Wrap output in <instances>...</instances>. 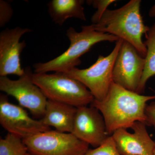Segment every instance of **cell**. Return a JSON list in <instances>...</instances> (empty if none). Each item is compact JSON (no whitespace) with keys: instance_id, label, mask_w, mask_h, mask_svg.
Segmentation results:
<instances>
[{"instance_id":"6da1fadb","label":"cell","mask_w":155,"mask_h":155,"mask_svg":"<svg viewBox=\"0 0 155 155\" xmlns=\"http://www.w3.org/2000/svg\"><path fill=\"white\" fill-rule=\"evenodd\" d=\"M155 99V95L139 94L113 81L105 98L101 101L94 99L90 106L101 112L110 136L120 128H131L137 122L146 124L147 102Z\"/></svg>"},{"instance_id":"7a4b0ae2","label":"cell","mask_w":155,"mask_h":155,"mask_svg":"<svg viewBox=\"0 0 155 155\" xmlns=\"http://www.w3.org/2000/svg\"><path fill=\"white\" fill-rule=\"evenodd\" d=\"M140 3V0H131L119 8L107 9L99 22L92 24L97 31L112 35L129 43L145 58L147 48L142 38L150 28L143 22Z\"/></svg>"},{"instance_id":"3957f363","label":"cell","mask_w":155,"mask_h":155,"mask_svg":"<svg viewBox=\"0 0 155 155\" xmlns=\"http://www.w3.org/2000/svg\"><path fill=\"white\" fill-rule=\"evenodd\" d=\"M81 28L80 32H77L73 27H69L67 31L70 41L69 48L53 60L46 63L35 64V73L51 71L67 73L81 64L80 57L87 52L94 45L104 41L116 42L119 39L112 35L97 31L93 24L82 26Z\"/></svg>"},{"instance_id":"277c9868","label":"cell","mask_w":155,"mask_h":155,"mask_svg":"<svg viewBox=\"0 0 155 155\" xmlns=\"http://www.w3.org/2000/svg\"><path fill=\"white\" fill-rule=\"evenodd\" d=\"M32 81L48 100L78 108L90 105L93 96L86 86L66 73H32Z\"/></svg>"},{"instance_id":"5b68a950","label":"cell","mask_w":155,"mask_h":155,"mask_svg":"<svg viewBox=\"0 0 155 155\" xmlns=\"http://www.w3.org/2000/svg\"><path fill=\"white\" fill-rule=\"evenodd\" d=\"M123 41L119 39L110 54L99 56L96 62L88 68L80 69L76 67L65 73L85 85L95 100L102 101L113 82L114 64Z\"/></svg>"},{"instance_id":"8992f818","label":"cell","mask_w":155,"mask_h":155,"mask_svg":"<svg viewBox=\"0 0 155 155\" xmlns=\"http://www.w3.org/2000/svg\"><path fill=\"white\" fill-rule=\"evenodd\" d=\"M28 152L36 155H84L89 145L71 133L49 130L22 140Z\"/></svg>"},{"instance_id":"52a82bcc","label":"cell","mask_w":155,"mask_h":155,"mask_svg":"<svg viewBox=\"0 0 155 155\" xmlns=\"http://www.w3.org/2000/svg\"><path fill=\"white\" fill-rule=\"evenodd\" d=\"M24 69L25 74L17 80H11L7 76L0 77V90L14 97L20 106L28 109L33 115L43 117L48 99L32 81L30 67Z\"/></svg>"},{"instance_id":"ba28073f","label":"cell","mask_w":155,"mask_h":155,"mask_svg":"<svg viewBox=\"0 0 155 155\" xmlns=\"http://www.w3.org/2000/svg\"><path fill=\"white\" fill-rule=\"evenodd\" d=\"M0 124L22 140L51 130L41 120L32 119L22 107L10 103L5 95L0 96Z\"/></svg>"},{"instance_id":"9c48e42d","label":"cell","mask_w":155,"mask_h":155,"mask_svg":"<svg viewBox=\"0 0 155 155\" xmlns=\"http://www.w3.org/2000/svg\"><path fill=\"white\" fill-rule=\"evenodd\" d=\"M145 62V58L136 49L123 41L114 64L113 82L128 90L137 93Z\"/></svg>"},{"instance_id":"30bf717a","label":"cell","mask_w":155,"mask_h":155,"mask_svg":"<svg viewBox=\"0 0 155 155\" xmlns=\"http://www.w3.org/2000/svg\"><path fill=\"white\" fill-rule=\"evenodd\" d=\"M28 28L17 26L6 28L0 33V76L9 75L21 77L25 74V69L21 67L20 56L26 46L25 41L20 42L25 33L31 32Z\"/></svg>"},{"instance_id":"8fae6325","label":"cell","mask_w":155,"mask_h":155,"mask_svg":"<svg viewBox=\"0 0 155 155\" xmlns=\"http://www.w3.org/2000/svg\"><path fill=\"white\" fill-rule=\"evenodd\" d=\"M72 133L95 148L103 144L110 136L102 115L91 106L77 108Z\"/></svg>"},{"instance_id":"7c38bea8","label":"cell","mask_w":155,"mask_h":155,"mask_svg":"<svg viewBox=\"0 0 155 155\" xmlns=\"http://www.w3.org/2000/svg\"><path fill=\"white\" fill-rule=\"evenodd\" d=\"M143 122H137L131 127L133 133L120 128L112 136L121 155H153L155 141L150 137Z\"/></svg>"},{"instance_id":"4fadbf2b","label":"cell","mask_w":155,"mask_h":155,"mask_svg":"<svg viewBox=\"0 0 155 155\" xmlns=\"http://www.w3.org/2000/svg\"><path fill=\"white\" fill-rule=\"evenodd\" d=\"M77 108L48 100L44 115L41 120L48 127L61 132L72 133Z\"/></svg>"},{"instance_id":"5bb4252c","label":"cell","mask_w":155,"mask_h":155,"mask_svg":"<svg viewBox=\"0 0 155 155\" xmlns=\"http://www.w3.org/2000/svg\"><path fill=\"white\" fill-rule=\"evenodd\" d=\"M84 2L82 0H52L48 4V13L54 23L60 25L70 18L86 21Z\"/></svg>"},{"instance_id":"9a60e30c","label":"cell","mask_w":155,"mask_h":155,"mask_svg":"<svg viewBox=\"0 0 155 155\" xmlns=\"http://www.w3.org/2000/svg\"><path fill=\"white\" fill-rule=\"evenodd\" d=\"M145 35L146 40L144 44L147 52L145 58L144 69L137 91V93L140 94L144 92L148 80L155 75V23Z\"/></svg>"},{"instance_id":"2e32d148","label":"cell","mask_w":155,"mask_h":155,"mask_svg":"<svg viewBox=\"0 0 155 155\" xmlns=\"http://www.w3.org/2000/svg\"><path fill=\"white\" fill-rule=\"evenodd\" d=\"M28 152L22 139L12 134L8 133L0 139V155H26Z\"/></svg>"},{"instance_id":"e0dca14e","label":"cell","mask_w":155,"mask_h":155,"mask_svg":"<svg viewBox=\"0 0 155 155\" xmlns=\"http://www.w3.org/2000/svg\"><path fill=\"white\" fill-rule=\"evenodd\" d=\"M84 155H121L116 148L112 136L103 144L94 149H89Z\"/></svg>"},{"instance_id":"ac0fdd59","label":"cell","mask_w":155,"mask_h":155,"mask_svg":"<svg viewBox=\"0 0 155 155\" xmlns=\"http://www.w3.org/2000/svg\"><path fill=\"white\" fill-rule=\"evenodd\" d=\"M87 2L89 5H92L97 11L93 15L91 18V21L93 24H96L99 22L100 19L102 17L103 14L107 9L108 6L110 4L116 2L114 0H95V1H88Z\"/></svg>"},{"instance_id":"d6986e66","label":"cell","mask_w":155,"mask_h":155,"mask_svg":"<svg viewBox=\"0 0 155 155\" xmlns=\"http://www.w3.org/2000/svg\"><path fill=\"white\" fill-rule=\"evenodd\" d=\"M13 14V10L10 4L6 1H0V27H4L8 23Z\"/></svg>"},{"instance_id":"ffe728a7","label":"cell","mask_w":155,"mask_h":155,"mask_svg":"<svg viewBox=\"0 0 155 155\" xmlns=\"http://www.w3.org/2000/svg\"><path fill=\"white\" fill-rule=\"evenodd\" d=\"M145 114L147 117L146 125L155 127V102L147 105Z\"/></svg>"},{"instance_id":"44dd1931","label":"cell","mask_w":155,"mask_h":155,"mask_svg":"<svg viewBox=\"0 0 155 155\" xmlns=\"http://www.w3.org/2000/svg\"><path fill=\"white\" fill-rule=\"evenodd\" d=\"M26 155H36L33 154L31 153L28 152V153H27L26 154Z\"/></svg>"},{"instance_id":"7402d4cb","label":"cell","mask_w":155,"mask_h":155,"mask_svg":"<svg viewBox=\"0 0 155 155\" xmlns=\"http://www.w3.org/2000/svg\"><path fill=\"white\" fill-rule=\"evenodd\" d=\"M153 155H155V151H154V152Z\"/></svg>"}]
</instances>
